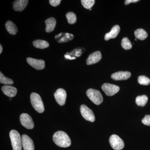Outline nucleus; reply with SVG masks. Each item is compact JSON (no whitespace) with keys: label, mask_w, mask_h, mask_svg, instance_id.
Returning <instances> with one entry per match:
<instances>
[{"label":"nucleus","mask_w":150,"mask_h":150,"mask_svg":"<svg viewBox=\"0 0 150 150\" xmlns=\"http://www.w3.org/2000/svg\"><path fill=\"white\" fill-rule=\"evenodd\" d=\"M53 141L55 144L62 148H67L71 145V139L67 133L63 131H58L54 134Z\"/></svg>","instance_id":"1"},{"label":"nucleus","mask_w":150,"mask_h":150,"mask_svg":"<svg viewBox=\"0 0 150 150\" xmlns=\"http://www.w3.org/2000/svg\"><path fill=\"white\" fill-rule=\"evenodd\" d=\"M30 102L34 109L39 113L44 112V105L40 95L35 93H33L30 95Z\"/></svg>","instance_id":"2"},{"label":"nucleus","mask_w":150,"mask_h":150,"mask_svg":"<svg viewBox=\"0 0 150 150\" xmlns=\"http://www.w3.org/2000/svg\"><path fill=\"white\" fill-rule=\"evenodd\" d=\"M11 145L13 150H21L22 147V139L19 133L16 130H12L10 132Z\"/></svg>","instance_id":"3"},{"label":"nucleus","mask_w":150,"mask_h":150,"mask_svg":"<svg viewBox=\"0 0 150 150\" xmlns=\"http://www.w3.org/2000/svg\"><path fill=\"white\" fill-rule=\"evenodd\" d=\"M86 95L88 98L94 104L98 105L103 101V98L100 92L97 90L90 88L86 91Z\"/></svg>","instance_id":"4"},{"label":"nucleus","mask_w":150,"mask_h":150,"mask_svg":"<svg viewBox=\"0 0 150 150\" xmlns=\"http://www.w3.org/2000/svg\"><path fill=\"white\" fill-rule=\"evenodd\" d=\"M109 143L114 150H121L124 147V142L120 137L116 135H112L109 139Z\"/></svg>","instance_id":"5"},{"label":"nucleus","mask_w":150,"mask_h":150,"mask_svg":"<svg viewBox=\"0 0 150 150\" xmlns=\"http://www.w3.org/2000/svg\"><path fill=\"white\" fill-rule=\"evenodd\" d=\"M80 111L82 116L87 121L91 122L95 121V117L92 110L85 105H81Z\"/></svg>","instance_id":"6"},{"label":"nucleus","mask_w":150,"mask_h":150,"mask_svg":"<svg viewBox=\"0 0 150 150\" xmlns=\"http://www.w3.org/2000/svg\"><path fill=\"white\" fill-rule=\"evenodd\" d=\"M101 88L108 96H112L120 90V88L118 86L108 83L103 84Z\"/></svg>","instance_id":"7"},{"label":"nucleus","mask_w":150,"mask_h":150,"mask_svg":"<svg viewBox=\"0 0 150 150\" xmlns=\"http://www.w3.org/2000/svg\"><path fill=\"white\" fill-rule=\"evenodd\" d=\"M20 120L21 125L26 129H32L34 127V124L31 116L27 113H23L20 117Z\"/></svg>","instance_id":"8"},{"label":"nucleus","mask_w":150,"mask_h":150,"mask_svg":"<svg viewBox=\"0 0 150 150\" xmlns=\"http://www.w3.org/2000/svg\"><path fill=\"white\" fill-rule=\"evenodd\" d=\"M54 97L56 102L60 105H64L66 103L67 94L66 91L63 88H59L54 93Z\"/></svg>","instance_id":"9"},{"label":"nucleus","mask_w":150,"mask_h":150,"mask_svg":"<svg viewBox=\"0 0 150 150\" xmlns=\"http://www.w3.org/2000/svg\"><path fill=\"white\" fill-rule=\"evenodd\" d=\"M27 63L30 66L37 70H42L45 67V62L43 60H39L32 58L26 59Z\"/></svg>","instance_id":"10"},{"label":"nucleus","mask_w":150,"mask_h":150,"mask_svg":"<svg viewBox=\"0 0 150 150\" xmlns=\"http://www.w3.org/2000/svg\"><path fill=\"white\" fill-rule=\"evenodd\" d=\"M22 143L24 150H34L35 146L33 141L28 136L23 134L22 136Z\"/></svg>","instance_id":"11"},{"label":"nucleus","mask_w":150,"mask_h":150,"mask_svg":"<svg viewBox=\"0 0 150 150\" xmlns=\"http://www.w3.org/2000/svg\"><path fill=\"white\" fill-rule=\"evenodd\" d=\"M102 58V55L100 51H97L90 54L86 60L88 65L94 64L100 61Z\"/></svg>","instance_id":"12"},{"label":"nucleus","mask_w":150,"mask_h":150,"mask_svg":"<svg viewBox=\"0 0 150 150\" xmlns=\"http://www.w3.org/2000/svg\"><path fill=\"white\" fill-rule=\"evenodd\" d=\"M131 76V73L129 71H119L112 74L111 77L115 81L126 80Z\"/></svg>","instance_id":"13"},{"label":"nucleus","mask_w":150,"mask_h":150,"mask_svg":"<svg viewBox=\"0 0 150 150\" xmlns=\"http://www.w3.org/2000/svg\"><path fill=\"white\" fill-rule=\"evenodd\" d=\"M1 90L5 95L10 98L15 96L17 93L16 88L10 85L3 86L2 87Z\"/></svg>","instance_id":"14"},{"label":"nucleus","mask_w":150,"mask_h":150,"mask_svg":"<svg viewBox=\"0 0 150 150\" xmlns=\"http://www.w3.org/2000/svg\"><path fill=\"white\" fill-rule=\"evenodd\" d=\"M28 3V0H18L14 1L13 8L16 11H22L25 8Z\"/></svg>","instance_id":"15"},{"label":"nucleus","mask_w":150,"mask_h":150,"mask_svg":"<svg viewBox=\"0 0 150 150\" xmlns=\"http://www.w3.org/2000/svg\"><path fill=\"white\" fill-rule=\"evenodd\" d=\"M120 30V26L118 25H114L112 28L110 32L106 33L105 35L104 39L105 40H108L112 38H115L118 35Z\"/></svg>","instance_id":"16"},{"label":"nucleus","mask_w":150,"mask_h":150,"mask_svg":"<svg viewBox=\"0 0 150 150\" xmlns=\"http://www.w3.org/2000/svg\"><path fill=\"white\" fill-rule=\"evenodd\" d=\"M46 25V31L47 33L53 31L56 26V19L53 17L50 18L45 21Z\"/></svg>","instance_id":"17"},{"label":"nucleus","mask_w":150,"mask_h":150,"mask_svg":"<svg viewBox=\"0 0 150 150\" xmlns=\"http://www.w3.org/2000/svg\"><path fill=\"white\" fill-rule=\"evenodd\" d=\"M6 28L8 32L11 34L15 35L18 32L17 27L15 24L12 22L8 21L6 23Z\"/></svg>","instance_id":"18"},{"label":"nucleus","mask_w":150,"mask_h":150,"mask_svg":"<svg viewBox=\"0 0 150 150\" xmlns=\"http://www.w3.org/2000/svg\"><path fill=\"white\" fill-rule=\"evenodd\" d=\"M134 35L137 39L140 40H144L148 37V33L143 29L139 28L135 30Z\"/></svg>","instance_id":"19"},{"label":"nucleus","mask_w":150,"mask_h":150,"mask_svg":"<svg viewBox=\"0 0 150 150\" xmlns=\"http://www.w3.org/2000/svg\"><path fill=\"white\" fill-rule=\"evenodd\" d=\"M33 45L35 48L40 49H44L49 47V44L48 42L42 40H36L33 42Z\"/></svg>","instance_id":"20"},{"label":"nucleus","mask_w":150,"mask_h":150,"mask_svg":"<svg viewBox=\"0 0 150 150\" xmlns=\"http://www.w3.org/2000/svg\"><path fill=\"white\" fill-rule=\"evenodd\" d=\"M148 100V97L146 96H140L136 98V103L137 105L143 107L146 104Z\"/></svg>","instance_id":"21"},{"label":"nucleus","mask_w":150,"mask_h":150,"mask_svg":"<svg viewBox=\"0 0 150 150\" xmlns=\"http://www.w3.org/2000/svg\"><path fill=\"white\" fill-rule=\"evenodd\" d=\"M66 17L68 23L70 24H74L76 22V14L72 12L68 13L66 14Z\"/></svg>","instance_id":"22"},{"label":"nucleus","mask_w":150,"mask_h":150,"mask_svg":"<svg viewBox=\"0 0 150 150\" xmlns=\"http://www.w3.org/2000/svg\"><path fill=\"white\" fill-rule=\"evenodd\" d=\"M0 83L6 85H12L13 84V81L11 79L6 77L1 72L0 73Z\"/></svg>","instance_id":"23"},{"label":"nucleus","mask_w":150,"mask_h":150,"mask_svg":"<svg viewBox=\"0 0 150 150\" xmlns=\"http://www.w3.org/2000/svg\"><path fill=\"white\" fill-rule=\"evenodd\" d=\"M121 46L125 50H129L132 48V45L131 41L127 38L125 37L121 41Z\"/></svg>","instance_id":"24"},{"label":"nucleus","mask_w":150,"mask_h":150,"mask_svg":"<svg viewBox=\"0 0 150 150\" xmlns=\"http://www.w3.org/2000/svg\"><path fill=\"white\" fill-rule=\"evenodd\" d=\"M138 83L142 85H149L150 83V79L147 77L144 76H141L138 77Z\"/></svg>","instance_id":"25"},{"label":"nucleus","mask_w":150,"mask_h":150,"mask_svg":"<svg viewBox=\"0 0 150 150\" xmlns=\"http://www.w3.org/2000/svg\"><path fill=\"white\" fill-rule=\"evenodd\" d=\"M95 1L94 0H82L81 1L82 4L84 7L87 9H90L93 6Z\"/></svg>","instance_id":"26"},{"label":"nucleus","mask_w":150,"mask_h":150,"mask_svg":"<svg viewBox=\"0 0 150 150\" xmlns=\"http://www.w3.org/2000/svg\"><path fill=\"white\" fill-rule=\"evenodd\" d=\"M143 124L146 126H150V115H146L142 120Z\"/></svg>","instance_id":"27"},{"label":"nucleus","mask_w":150,"mask_h":150,"mask_svg":"<svg viewBox=\"0 0 150 150\" xmlns=\"http://www.w3.org/2000/svg\"><path fill=\"white\" fill-rule=\"evenodd\" d=\"M61 1V0H50L49 3L52 6L56 7L60 4Z\"/></svg>","instance_id":"28"},{"label":"nucleus","mask_w":150,"mask_h":150,"mask_svg":"<svg viewBox=\"0 0 150 150\" xmlns=\"http://www.w3.org/2000/svg\"><path fill=\"white\" fill-rule=\"evenodd\" d=\"M139 1V0H126L125 1V4L126 5H128L130 3H137Z\"/></svg>","instance_id":"29"},{"label":"nucleus","mask_w":150,"mask_h":150,"mask_svg":"<svg viewBox=\"0 0 150 150\" xmlns=\"http://www.w3.org/2000/svg\"><path fill=\"white\" fill-rule=\"evenodd\" d=\"M1 46H0V54H1L2 52L3 51V48L2 46V45H0Z\"/></svg>","instance_id":"30"},{"label":"nucleus","mask_w":150,"mask_h":150,"mask_svg":"<svg viewBox=\"0 0 150 150\" xmlns=\"http://www.w3.org/2000/svg\"><path fill=\"white\" fill-rule=\"evenodd\" d=\"M89 10L90 11H91V8Z\"/></svg>","instance_id":"31"},{"label":"nucleus","mask_w":150,"mask_h":150,"mask_svg":"<svg viewBox=\"0 0 150 150\" xmlns=\"http://www.w3.org/2000/svg\"><path fill=\"white\" fill-rule=\"evenodd\" d=\"M135 40H136V41H137V39H135Z\"/></svg>","instance_id":"32"}]
</instances>
